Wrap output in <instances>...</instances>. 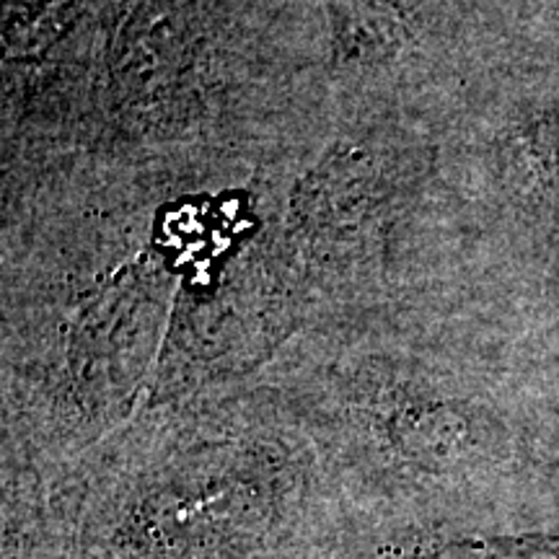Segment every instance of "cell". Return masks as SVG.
<instances>
[{
    "label": "cell",
    "mask_w": 559,
    "mask_h": 559,
    "mask_svg": "<svg viewBox=\"0 0 559 559\" xmlns=\"http://www.w3.org/2000/svg\"><path fill=\"white\" fill-rule=\"evenodd\" d=\"M337 515L260 381L145 404L45 485H11L5 559H317Z\"/></svg>",
    "instance_id": "6da1fadb"
}]
</instances>
